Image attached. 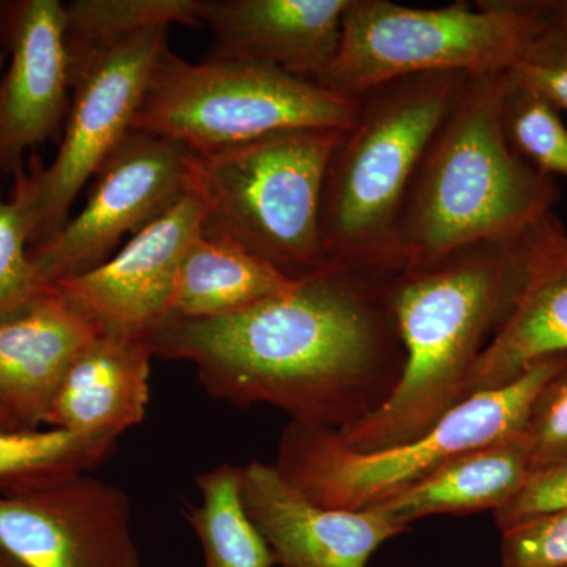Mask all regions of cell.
<instances>
[{
    "label": "cell",
    "mask_w": 567,
    "mask_h": 567,
    "mask_svg": "<svg viewBox=\"0 0 567 567\" xmlns=\"http://www.w3.org/2000/svg\"><path fill=\"white\" fill-rule=\"evenodd\" d=\"M394 275L327 267L237 315L167 317L145 342L153 357L192 363L212 398L342 431L385 404L404 372Z\"/></svg>",
    "instance_id": "6da1fadb"
},
{
    "label": "cell",
    "mask_w": 567,
    "mask_h": 567,
    "mask_svg": "<svg viewBox=\"0 0 567 567\" xmlns=\"http://www.w3.org/2000/svg\"><path fill=\"white\" fill-rule=\"evenodd\" d=\"M527 254L528 230L394 275L390 300L404 372L385 404L338 431L347 446L379 451L420 439L468 398L477 361L516 303Z\"/></svg>",
    "instance_id": "7a4b0ae2"
},
{
    "label": "cell",
    "mask_w": 567,
    "mask_h": 567,
    "mask_svg": "<svg viewBox=\"0 0 567 567\" xmlns=\"http://www.w3.org/2000/svg\"><path fill=\"white\" fill-rule=\"evenodd\" d=\"M507 85V70L470 74L425 145L395 233L401 274L462 246L516 238L554 212L557 182L506 140Z\"/></svg>",
    "instance_id": "3957f363"
},
{
    "label": "cell",
    "mask_w": 567,
    "mask_h": 567,
    "mask_svg": "<svg viewBox=\"0 0 567 567\" xmlns=\"http://www.w3.org/2000/svg\"><path fill=\"white\" fill-rule=\"evenodd\" d=\"M468 76L417 74L358 96L324 171L320 245L327 267L401 274L395 233L406 192L425 145Z\"/></svg>",
    "instance_id": "277c9868"
},
{
    "label": "cell",
    "mask_w": 567,
    "mask_h": 567,
    "mask_svg": "<svg viewBox=\"0 0 567 567\" xmlns=\"http://www.w3.org/2000/svg\"><path fill=\"white\" fill-rule=\"evenodd\" d=\"M566 364L567 352L536 361L507 385L468 395L427 434L385 450H353L334 429L290 421L274 466L317 505L349 511L382 505L454 457L524 434L540 388Z\"/></svg>",
    "instance_id": "5b68a950"
},
{
    "label": "cell",
    "mask_w": 567,
    "mask_h": 567,
    "mask_svg": "<svg viewBox=\"0 0 567 567\" xmlns=\"http://www.w3.org/2000/svg\"><path fill=\"white\" fill-rule=\"evenodd\" d=\"M339 132L287 130L196 155L203 234L229 238L293 281L322 271L320 204Z\"/></svg>",
    "instance_id": "8992f818"
},
{
    "label": "cell",
    "mask_w": 567,
    "mask_h": 567,
    "mask_svg": "<svg viewBox=\"0 0 567 567\" xmlns=\"http://www.w3.org/2000/svg\"><path fill=\"white\" fill-rule=\"evenodd\" d=\"M543 2L480 0L439 9L390 0H349L341 43L317 84L358 99L417 74L506 71L535 29Z\"/></svg>",
    "instance_id": "52a82bcc"
},
{
    "label": "cell",
    "mask_w": 567,
    "mask_h": 567,
    "mask_svg": "<svg viewBox=\"0 0 567 567\" xmlns=\"http://www.w3.org/2000/svg\"><path fill=\"white\" fill-rule=\"evenodd\" d=\"M358 100L270 66L193 63L166 48L153 70L133 128L205 155L287 130H342Z\"/></svg>",
    "instance_id": "ba28073f"
},
{
    "label": "cell",
    "mask_w": 567,
    "mask_h": 567,
    "mask_svg": "<svg viewBox=\"0 0 567 567\" xmlns=\"http://www.w3.org/2000/svg\"><path fill=\"white\" fill-rule=\"evenodd\" d=\"M166 25L123 39L66 50L71 99L61 147L50 166L33 158L18 175L29 197L31 251L47 245L69 223L84 186L115 145L133 130L148 81L167 48Z\"/></svg>",
    "instance_id": "9c48e42d"
},
{
    "label": "cell",
    "mask_w": 567,
    "mask_h": 567,
    "mask_svg": "<svg viewBox=\"0 0 567 567\" xmlns=\"http://www.w3.org/2000/svg\"><path fill=\"white\" fill-rule=\"evenodd\" d=\"M196 152L159 134L130 130L91 178L87 203L47 245L31 251L41 286L89 274L193 189Z\"/></svg>",
    "instance_id": "30bf717a"
},
{
    "label": "cell",
    "mask_w": 567,
    "mask_h": 567,
    "mask_svg": "<svg viewBox=\"0 0 567 567\" xmlns=\"http://www.w3.org/2000/svg\"><path fill=\"white\" fill-rule=\"evenodd\" d=\"M0 547L24 567H142L132 499L89 473L0 496Z\"/></svg>",
    "instance_id": "8fae6325"
},
{
    "label": "cell",
    "mask_w": 567,
    "mask_h": 567,
    "mask_svg": "<svg viewBox=\"0 0 567 567\" xmlns=\"http://www.w3.org/2000/svg\"><path fill=\"white\" fill-rule=\"evenodd\" d=\"M0 174L24 173V156L63 133L71 84L65 3L0 0Z\"/></svg>",
    "instance_id": "7c38bea8"
},
{
    "label": "cell",
    "mask_w": 567,
    "mask_h": 567,
    "mask_svg": "<svg viewBox=\"0 0 567 567\" xmlns=\"http://www.w3.org/2000/svg\"><path fill=\"white\" fill-rule=\"evenodd\" d=\"M207 204L189 192L95 270L54 284L100 333L144 339L169 317L183 256L203 233Z\"/></svg>",
    "instance_id": "4fadbf2b"
},
{
    "label": "cell",
    "mask_w": 567,
    "mask_h": 567,
    "mask_svg": "<svg viewBox=\"0 0 567 567\" xmlns=\"http://www.w3.org/2000/svg\"><path fill=\"white\" fill-rule=\"evenodd\" d=\"M240 483L246 513L267 540L276 566L369 567L380 547L410 528L379 507L317 505L274 464L248 462L240 466Z\"/></svg>",
    "instance_id": "5bb4252c"
},
{
    "label": "cell",
    "mask_w": 567,
    "mask_h": 567,
    "mask_svg": "<svg viewBox=\"0 0 567 567\" xmlns=\"http://www.w3.org/2000/svg\"><path fill=\"white\" fill-rule=\"evenodd\" d=\"M349 0H203L204 61L270 66L317 82L341 43Z\"/></svg>",
    "instance_id": "9a60e30c"
},
{
    "label": "cell",
    "mask_w": 567,
    "mask_h": 567,
    "mask_svg": "<svg viewBox=\"0 0 567 567\" xmlns=\"http://www.w3.org/2000/svg\"><path fill=\"white\" fill-rule=\"evenodd\" d=\"M567 352V233L554 212L528 233L527 267L513 311L477 361L468 395L505 386L529 365Z\"/></svg>",
    "instance_id": "2e32d148"
},
{
    "label": "cell",
    "mask_w": 567,
    "mask_h": 567,
    "mask_svg": "<svg viewBox=\"0 0 567 567\" xmlns=\"http://www.w3.org/2000/svg\"><path fill=\"white\" fill-rule=\"evenodd\" d=\"M96 324L55 287L0 322V406L21 427L40 429L78 353Z\"/></svg>",
    "instance_id": "e0dca14e"
},
{
    "label": "cell",
    "mask_w": 567,
    "mask_h": 567,
    "mask_svg": "<svg viewBox=\"0 0 567 567\" xmlns=\"http://www.w3.org/2000/svg\"><path fill=\"white\" fill-rule=\"evenodd\" d=\"M152 358L144 339L96 334L63 377L44 425L121 439L147 415Z\"/></svg>",
    "instance_id": "ac0fdd59"
},
{
    "label": "cell",
    "mask_w": 567,
    "mask_h": 567,
    "mask_svg": "<svg viewBox=\"0 0 567 567\" xmlns=\"http://www.w3.org/2000/svg\"><path fill=\"white\" fill-rule=\"evenodd\" d=\"M532 473L524 432L454 457L374 507L409 527L440 514L496 513L524 488Z\"/></svg>",
    "instance_id": "d6986e66"
},
{
    "label": "cell",
    "mask_w": 567,
    "mask_h": 567,
    "mask_svg": "<svg viewBox=\"0 0 567 567\" xmlns=\"http://www.w3.org/2000/svg\"><path fill=\"white\" fill-rule=\"evenodd\" d=\"M297 282L229 238L200 233L178 267L169 317L218 319L237 315L287 292Z\"/></svg>",
    "instance_id": "ffe728a7"
},
{
    "label": "cell",
    "mask_w": 567,
    "mask_h": 567,
    "mask_svg": "<svg viewBox=\"0 0 567 567\" xmlns=\"http://www.w3.org/2000/svg\"><path fill=\"white\" fill-rule=\"evenodd\" d=\"M199 505L183 516L204 548L205 567H274V554L246 513L240 466L221 464L196 477Z\"/></svg>",
    "instance_id": "44dd1931"
},
{
    "label": "cell",
    "mask_w": 567,
    "mask_h": 567,
    "mask_svg": "<svg viewBox=\"0 0 567 567\" xmlns=\"http://www.w3.org/2000/svg\"><path fill=\"white\" fill-rule=\"evenodd\" d=\"M115 446L117 440L63 429H0V496L92 472Z\"/></svg>",
    "instance_id": "7402d4cb"
},
{
    "label": "cell",
    "mask_w": 567,
    "mask_h": 567,
    "mask_svg": "<svg viewBox=\"0 0 567 567\" xmlns=\"http://www.w3.org/2000/svg\"><path fill=\"white\" fill-rule=\"evenodd\" d=\"M203 0H74L65 3L66 50L93 47L142 29L203 28Z\"/></svg>",
    "instance_id": "603a6c76"
},
{
    "label": "cell",
    "mask_w": 567,
    "mask_h": 567,
    "mask_svg": "<svg viewBox=\"0 0 567 567\" xmlns=\"http://www.w3.org/2000/svg\"><path fill=\"white\" fill-rule=\"evenodd\" d=\"M503 128L513 151L539 173L567 178V128L543 95L511 80L503 100Z\"/></svg>",
    "instance_id": "cb8c5ba5"
},
{
    "label": "cell",
    "mask_w": 567,
    "mask_h": 567,
    "mask_svg": "<svg viewBox=\"0 0 567 567\" xmlns=\"http://www.w3.org/2000/svg\"><path fill=\"white\" fill-rule=\"evenodd\" d=\"M31 210L20 181L9 200L0 196V322L21 315L47 292L31 259Z\"/></svg>",
    "instance_id": "d4e9b609"
},
{
    "label": "cell",
    "mask_w": 567,
    "mask_h": 567,
    "mask_svg": "<svg viewBox=\"0 0 567 567\" xmlns=\"http://www.w3.org/2000/svg\"><path fill=\"white\" fill-rule=\"evenodd\" d=\"M507 74L567 112V0L543 2L539 20Z\"/></svg>",
    "instance_id": "484cf974"
},
{
    "label": "cell",
    "mask_w": 567,
    "mask_h": 567,
    "mask_svg": "<svg viewBox=\"0 0 567 567\" xmlns=\"http://www.w3.org/2000/svg\"><path fill=\"white\" fill-rule=\"evenodd\" d=\"M525 436L533 473L567 461V364L537 393Z\"/></svg>",
    "instance_id": "4316f807"
},
{
    "label": "cell",
    "mask_w": 567,
    "mask_h": 567,
    "mask_svg": "<svg viewBox=\"0 0 567 567\" xmlns=\"http://www.w3.org/2000/svg\"><path fill=\"white\" fill-rule=\"evenodd\" d=\"M502 567H567V509L502 529Z\"/></svg>",
    "instance_id": "83f0119b"
},
{
    "label": "cell",
    "mask_w": 567,
    "mask_h": 567,
    "mask_svg": "<svg viewBox=\"0 0 567 567\" xmlns=\"http://www.w3.org/2000/svg\"><path fill=\"white\" fill-rule=\"evenodd\" d=\"M567 509V461L532 473L524 488L494 513L499 532L518 522Z\"/></svg>",
    "instance_id": "f1b7e54d"
},
{
    "label": "cell",
    "mask_w": 567,
    "mask_h": 567,
    "mask_svg": "<svg viewBox=\"0 0 567 567\" xmlns=\"http://www.w3.org/2000/svg\"><path fill=\"white\" fill-rule=\"evenodd\" d=\"M0 429H24L0 406Z\"/></svg>",
    "instance_id": "f546056e"
},
{
    "label": "cell",
    "mask_w": 567,
    "mask_h": 567,
    "mask_svg": "<svg viewBox=\"0 0 567 567\" xmlns=\"http://www.w3.org/2000/svg\"><path fill=\"white\" fill-rule=\"evenodd\" d=\"M0 567H24L21 565L20 561H17L9 551L3 550L2 547H0Z\"/></svg>",
    "instance_id": "4dcf8cb0"
},
{
    "label": "cell",
    "mask_w": 567,
    "mask_h": 567,
    "mask_svg": "<svg viewBox=\"0 0 567 567\" xmlns=\"http://www.w3.org/2000/svg\"><path fill=\"white\" fill-rule=\"evenodd\" d=\"M6 54L3 52H0V70H2L3 62H6Z\"/></svg>",
    "instance_id": "1f68e13d"
}]
</instances>
